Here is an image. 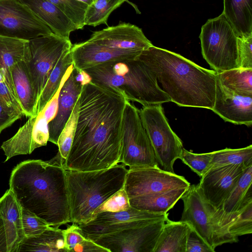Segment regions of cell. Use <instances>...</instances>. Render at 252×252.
Listing matches in <instances>:
<instances>
[{"mask_svg":"<svg viewBox=\"0 0 252 252\" xmlns=\"http://www.w3.org/2000/svg\"><path fill=\"white\" fill-rule=\"evenodd\" d=\"M79 110V99L78 97L72 113L58 139L57 144L59 148L58 152L52 158L53 160L63 167L70 152L73 140Z\"/></svg>","mask_w":252,"mask_h":252,"instance_id":"obj_34","label":"cell"},{"mask_svg":"<svg viewBox=\"0 0 252 252\" xmlns=\"http://www.w3.org/2000/svg\"><path fill=\"white\" fill-rule=\"evenodd\" d=\"M24 115L5 105L0 100V133Z\"/></svg>","mask_w":252,"mask_h":252,"instance_id":"obj_43","label":"cell"},{"mask_svg":"<svg viewBox=\"0 0 252 252\" xmlns=\"http://www.w3.org/2000/svg\"><path fill=\"white\" fill-rule=\"evenodd\" d=\"M217 80L236 94L252 96V69L236 68L217 73Z\"/></svg>","mask_w":252,"mask_h":252,"instance_id":"obj_31","label":"cell"},{"mask_svg":"<svg viewBox=\"0 0 252 252\" xmlns=\"http://www.w3.org/2000/svg\"><path fill=\"white\" fill-rule=\"evenodd\" d=\"M122 136L120 162L129 169L158 167L154 149L140 119L139 109L127 100L123 114Z\"/></svg>","mask_w":252,"mask_h":252,"instance_id":"obj_10","label":"cell"},{"mask_svg":"<svg viewBox=\"0 0 252 252\" xmlns=\"http://www.w3.org/2000/svg\"><path fill=\"white\" fill-rule=\"evenodd\" d=\"M29 58V40L0 36V74L15 97L11 69L17 63L27 61Z\"/></svg>","mask_w":252,"mask_h":252,"instance_id":"obj_25","label":"cell"},{"mask_svg":"<svg viewBox=\"0 0 252 252\" xmlns=\"http://www.w3.org/2000/svg\"><path fill=\"white\" fill-rule=\"evenodd\" d=\"M70 53L74 66L82 71L103 63L135 59L142 52L111 49L87 40L72 45Z\"/></svg>","mask_w":252,"mask_h":252,"instance_id":"obj_20","label":"cell"},{"mask_svg":"<svg viewBox=\"0 0 252 252\" xmlns=\"http://www.w3.org/2000/svg\"><path fill=\"white\" fill-rule=\"evenodd\" d=\"M190 228L187 222L168 219L163 224L153 252H186Z\"/></svg>","mask_w":252,"mask_h":252,"instance_id":"obj_27","label":"cell"},{"mask_svg":"<svg viewBox=\"0 0 252 252\" xmlns=\"http://www.w3.org/2000/svg\"><path fill=\"white\" fill-rule=\"evenodd\" d=\"M87 40L111 49L140 52L153 45L141 29L125 22L95 31Z\"/></svg>","mask_w":252,"mask_h":252,"instance_id":"obj_18","label":"cell"},{"mask_svg":"<svg viewBox=\"0 0 252 252\" xmlns=\"http://www.w3.org/2000/svg\"><path fill=\"white\" fill-rule=\"evenodd\" d=\"M72 45L69 39L54 33L29 40V58L26 63L37 102L56 65Z\"/></svg>","mask_w":252,"mask_h":252,"instance_id":"obj_9","label":"cell"},{"mask_svg":"<svg viewBox=\"0 0 252 252\" xmlns=\"http://www.w3.org/2000/svg\"><path fill=\"white\" fill-rule=\"evenodd\" d=\"M212 157L213 152L196 154L183 148L180 159L201 177L209 169Z\"/></svg>","mask_w":252,"mask_h":252,"instance_id":"obj_37","label":"cell"},{"mask_svg":"<svg viewBox=\"0 0 252 252\" xmlns=\"http://www.w3.org/2000/svg\"><path fill=\"white\" fill-rule=\"evenodd\" d=\"M180 188L129 199L130 206L155 213H167L188 189Z\"/></svg>","mask_w":252,"mask_h":252,"instance_id":"obj_29","label":"cell"},{"mask_svg":"<svg viewBox=\"0 0 252 252\" xmlns=\"http://www.w3.org/2000/svg\"><path fill=\"white\" fill-rule=\"evenodd\" d=\"M166 220L126 229L91 240L109 252H153Z\"/></svg>","mask_w":252,"mask_h":252,"instance_id":"obj_14","label":"cell"},{"mask_svg":"<svg viewBox=\"0 0 252 252\" xmlns=\"http://www.w3.org/2000/svg\"><path fill=\"white\" fill-rule=\"evenodd\" d=\"M52 33L20 0H0V36L29 40Z\"/></svg>","mask_w":252,"mask_h":252,"instance_id":"obj_12","label":"cell"},{"mask_svg":"<svg viewBox=\"0 0 252 252\" xmlns=\"http://www.w3.org/2000/svg\"><path fill=\"white\" fill-rule=\"evenodd\" d=\"M190 185L182 176L158 167H148L128 169L124 188L129 198H131L176 189H188Z\"/></svg>","mask_w":252,"mask_h":252,"instance_id":"obj_13","label":"cell"},{"mask_svg":"<svg viewBox=\"0 0 252 252\" xmlns=\"http://www.w3.org/2000/svg\"><path fill=\"white\" fill-rule=\"evenodd\" d=\"M54 4L75 25L77 30L82 29L88 6L78 0H48Z\"/></svg>","mask_w":252,"mask_h":252,"instance_id":"obj_35","label":"cell"},{"mask_svg":"<svg viewBox=\"0 0 252 252\" xmlns=\"http://www.w3.org/2000/svg\"><path fill=\"white\" fill-rule=\"evenodd\" d=\"M252 184L251 165L244 169L237 184L222 204L213 210V215L218 224L228 232V226L238 212L252 201Z\"/></svg>","mask_w":252,"mask_h":252,"instance_id":"obj_21","label":"cell"},{"mask_svg":"<svg viewBox=\"0 0 252 252\" xmlns=\"http://www.w3.org/2000/svg\"><path fill=\"white\" fill-rule=\"evenodd\" d=\"M252 0H223L222 14L238 38L252 35Z\"/></svg>","mask_w":252,"mask_h":252,"instance_id":"obj_26","label":"cell"},{"mask_svg":"<svg viewBox=\"0 0 252 252\" xmlns=\"http://www.w3.org/2000/svg\"><path fill=\"white\" fill-rule=\"evenodd\" d=\"M0 213L5 231L7 252H17L19 244L25 236L21 207L10 189L0 198Z\"/></svg>","mask_w":252,"mask_h":252,"instance_id":"obj_22","label":"cell"},{"mask_svg":"<svg viewBox=\"0 0 252 252\" xmlns=\"http://www.w3.org/2000/svg\"><path fill=\"white\" fill-rule=\"evenodd\" d=\"M16 97L24 116H37V99L26 61L15 63L11 69Z\"/></svg>","mask_w":252,"mask_h":252,"instance_id":"obj_24","label":"cell"},{"mask_svg":"<svg viewBox=\"0 0 252 252\" xmlns=\"http://www.w3.org/2000/svg\"><path fill=\"white\" fill-rule=\"evenodd\" d=\"M64 246L66 252H71L77 245L83 241L86 238L82 234L78 224L72 223L63 229Z\"/></svg>","mask_w":252,"mask_h":252,"instance_id":"obj_42","label":"cell"},{"mask_svg":"<svg viewBox=\"0 0 252 252\" xmlns=\"http://www.w3.org/2000/svg\"><path fill=\"white\" fill-rule=\"evenodd\" d=\"M137 59L154 73L171 101L180 106L213 107L217 79L215 70L154 45L143 51Z\"/></svg>","mask_w":252,"mask_h":252,"instance_id":"obj_3","label":"cell"},{"mask_svg":"<svg viewBox=\"0 0 252 252\" xmlns=\"http://www.w3.org/2000/svg\"><path fill=\"white\" fill-rule=\"evenodd\" d=\"M20 252H66L63 229L50 226L39 235L25 237L18 247Z\"/></svg>","mask_w":252,"mask_h":252,"instance_id":"obj_28","label":"cell"},{"mask_svg":"<svg viewBox=\"0 0 252 252\" xmlns=\"http://www.w3.org/2000/svg\"><path fill=\"white\" fill-rule=\"evenodd\" d=\"M109 252L103 247L98 245L93 241L87 239L76 245L71 252Z\"/></svg>","mask_w":252,"mask_h":252,"instance_id":"obj_45","label":"cell"},{"mask_svg":"<svg viewBox=\"0 0 252 252\" xmlns=\"http://www.w3.org/2000/svg\"><path fill=\"white\" fill-rule=\"evenodd\" d=\"M215 251L191 227L187 240L186 252H214Z\"/></svg>","mask_w":252,"mask_h":252,"instance_id":"obj_41","label":"cell"},{"mask_svg":"<svg viewBox=\"0 0 252 252\" xmlns=\"http://www.w3.org/2000/svg\"><path fill=\"white\" fill-rule=\"evenodd\" d=\"M199 38L203 58L217 73L240 67L238 37L222 13L207 20Z\"/></svg>","mask_w":252,"mask_h":252,"instance_id":"obj_6","label":"cell"},{"mask_svg":"<svg viewBox=\"0 0 252 252\" xmlns=\"http://www.w3.org/2000/svg\"><path fill=\"white\" fill-rule=\"evenodd\" d=\"M0 252H7L6 237L3 220L0 213Z\"/></svg>","mask_w":252,"mask_h":252,"instance_id":"obj_46","label":"cell"},{"mask_svg":"<svg viewBox=\"0 0 252 252\" xmlns=\"http://www.w3.org/2000/svg\"><path fill=\"white\" fill-rule=\"evenodd\" d=\"M88 5H90L92 4L94 2L93 0H78Z\"/></svg>","mask_w":252,"mask_h":252,"instance_id":"obj_47","label":"cell"},{"mask_svg":"<svg viewBox=\"0 0 252 252\" xmlns=\"http://www.w3.org/2000/svg\"><path fill=\"white\" fill-rule=\"evenodd\" d=\"M131 3L128 0H96L88 5L85 16V25L96 27L105 24L110 14L124 2Z\"/></svg>","mask_w":252,"mask_h":252,"instance_id":"obj_33","label":"cell"},{"mask_svg":"<svg viewBox=\"0 0 252 252\" xmlns=\"http://www.w3.org/2000/svg\"><path fill=\"white\" fill-rule=\"evenodd\" d=\"M168 219L167 213H155L131 207L126 210L118 212L98 213L90 221L78 226L82 234L85 238L92 240L126 229Z\"/></svg>","mask_w":252,"mask_h":252,"instance_id":"obj_11","label":"cell"},{"mask_svg":"<svg viewBox=\"0 0 252 252\" xmlns=\"http://www.w3.org/2000/svg\"><path fill=\"white\" fill-rule=\"evenodd\" d=\"M94 0V1H95V0Z\"/></svg>","mask_w":252,"mask_h":252,"instance_id":"obj_48","label":"cell"},{"mask_svg":"<svg viewBox=\"0 0 252 252\" xmlns=\"http://www.w3.org/2000/svg\"><path fill=\"white\" fill-rule=\"evenodd\" d=\"M85 81L82 71L73 66L61 85L56 115L48 123V141L57 145L59 136L72 113Z\"/></svg>","mask_w":252,"mask_h":252,"instance_id":"obj_17","label":"cell"},{"mask_svg":"<svg viewBox=\"0 0 252 252\" xmlns=\"http://www.w3.org/2000/svg\"><path fill=\"white\" fill-rule=\"evenodd\" d=\"M211 110L225 122L247 126L252 125V96L232 92L217 79L215 100Z\"/></svg>","mask_w":252,"mask_h":252,"instance_id":"obj_19","label":"cell"},{"mask_svg":"<svg viewBox=\"0 0 252 252\" xmlns=\"http://www.w3.org/2000/svg\"><path fill=\"white\" fill-rule=\"evenodd\" d=\"M229 164L240 165L244 168L252 165V145L239 149L225 148L213 152L209 169Z\"/></svg>","mask_w":252,"mask_h":252,"instance_id":"obj_32","label":"cell"},{"mask_svg":"<svg viewBox=\"0 0 252 252\" xmlns=\"http://www.w3.org/2000/svg\"><path fill=\"white\" fill-rule=\"evenodd\" d=\"M0 100L7 106L15 110L19 113L24 114L22 109L13 94L5 83L0 74Z\"/></svg>","mask_w":252,"mask_h":252,"instance_id":"obj_44","label":"cell"},{"mask_svg":"<svg viewBox=\"0 0 252 252\" xmlns=\"http://www.w3.org/2000/svg\"><path fill=\"white\" fill-rule=\"evenodd\" d=\"M139 115L154 149L158 167L174 173L173 165L181 158L183 143L172 130L161 104L144 106L139 109Z\"/></svg>","mask_w":252,"mask_h":252,"instance_id":"obj_7","label":"cell"},{"mask_svg":"<svg viewBox=\"0 0 252 252\" xmlns=\"http://www.w3.org/2000/svg\"><path fill=\"white\" fill-rule=\"evenodd\" d=\"M73 140L65 170L105 169L120 162L126 98L110 88L84 83Z\"/></svg>","mask_w":252,"mask_h":252,"instance_id":"obj_1","label":"cell"},{"mask_svg":"<svg viewBox=\"0 0 252 252\" xmlns=\"http://www.w3.org/2000/svg\"><path fill=\"white\" fill-rule=\"evenodd\" d=\"M55 34L69 39L70 34L77 29L72 22L48 0H20Z\"/></svg>","mask_w":252,"mask_h":252,"instance_id":"obj_23","label":"cell"},{"mask_svg":"<svg viewBox=\"0 0 252 252\" xmlns=\"http://www.w3.org/2000/svg\"><path fill=\"white\" fill-rule=\"evenodd\" d=\"M9 189L21 208L49 226L59 228L70 222L65 169L52 159L17 164L10 176Z\"/></svg>","mask_w":252,"mask_h":252,"instance_id":"obj_2","label":"cell"},{"mask_svg":"<svg viewBox=\"0 0 252 252\" xmlns=\"http://www.w3.org/2000/svg\"><path fill=\"white\" fill-rule=\"evenodd\" d=\"M130 207L129 197L123 188L95 210L94 218L96 215L101 212H118L126 210Z\"/></svg>","mask_w":252,"mask_h":252,"instance_id":"obj_38","label":"cell"},{"mask_svg":"<svg viewBox=\"0 0 252 252\" xmlns=\"http://www.w3.org/2000/svg\"><path fill=\"white\" fill-rule=\"evenodd\" d=\"M49 140L48 122L41 113L30 117L11 138L3 142L1 148L6 159L31 154L35 149L46 146Z\"/></svg>","mask_w":252,"mask_h":252,"instance_id":"obj_16","label":"cell"},{"mask_svg":"<svg viewBox=\"0 0 252 252\" xmlns=\"http://www.w3.org/2000/svg\"><path fill=\"white\" fill-rule=\"evenodd\" d=\"M233 236H239L252 233V201L245 205L237 214L228 227Z\"/></svg>","mask_w":252,"mask_h":252,"instance_id":"obj_36","label":"cell"},{"mask_svg":"<svg viewBox=\"0 0 252 252\" xmlns=\"http://www.w3.org/2000/svg\"><path fill=\"white\" fill-rule=\"evenodd\" d=\"M73 64L70 50L59 61L51 72L38 100V115L53 97L60 87L63 78L68 68Z\"/></svg>","mask_w":252,"mask_h":252,"instance_id":"obj_30","label":"cell"},{"mask_svg":"<svg viewBox=\"0 0 252 252\" xmlns=\"http://www.w3.org/2000/svg\"><path fill=\"white\" fill-rule=\"evenodd\" d=\"M21 218L23 232L27 237L39 235L50 226L44 220L22 208Z\"/></svg>","mask_w":252,"mask_h":252,"instance_id":"obj_39","label":"cell"},{"mask_svg":"<svg viewBox=\"0 0 252 252\" xmlns=\"http://www.w3.org/2000/svg\"><path fill=\"white\" fill-rule=\"evenodd\" d=\"M126 166L121 163L98 170H65L70 222L79 225L93 219L95 210L124 188Z\"/></svg>","mask_w":252,"mask_h":252,"instance_id":"obj_5","label":"cell"},{"mask_svg":"<svg viewBox=\"0 0 252 252\" xmlns=\"http://www.w3.org/2000/svg\"><path fill=\"white\" fill-rule=\"evenodd\" d=\"M82 71L92 83L113 89L143 106L171 101L154 73L137 58L103 63Z\"/></svg>","mask_w":252,"mask_h":252,"instance_id":"obj_4","label":"cell"},{"mask_svg":"<svg viewBox=\"0 0 252 252\" xmlns=\"http://www.w3.org/2000/svg\"><path fill=\"white\" fill-rule=\"evenodd\" d=\"M237 44L240 67L252 69V35L238 38Z\"/></svg>","mask_w":252,"mask_h":252,"instance_id":"obj_40","label":"cell"},{"mask_svg":"<svg viewBox=\"0 0 252 252\" xmlns=\"http://www.w3.org/2000/svg\"><path fill=\"white\" fill-rule=\"evenodd\" d=\"M181 199L184 209L180 220L187 222L214 250L238 242V238L218 224L213 215L214 208L202 197L196 185H190Z\"/></svg>","mask_w":252,"mask_h":252,"instance_id":"obj_8","label":"cell"},{"mask_svg":"<svg viewBox=\"0 0 252 252\" xmlns=\"http://www.w3.org/2000/svg\"><path fill=\"white\" fill-rule=\"evenodd\" d=\"M245 168L232 164L211 167L201 177L197 189L204 200L216 209L235 187Z\"/></svg>","mask_w":252,"mask_h":252,"instance_id":"obj_15","label":"cell"}]
</instances>
